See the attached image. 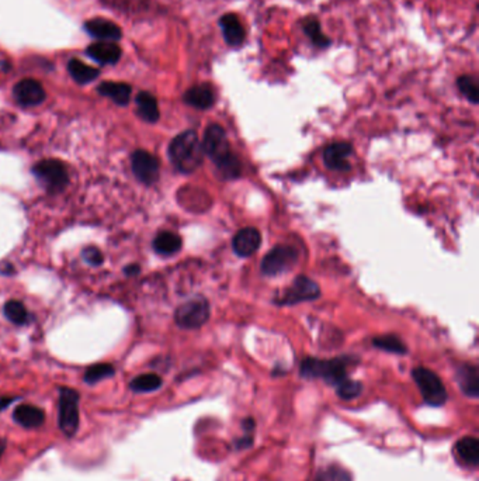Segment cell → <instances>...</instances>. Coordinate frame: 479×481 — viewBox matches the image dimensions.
<instances>
[{"mask_svg":"<svg viewBox=\"0 0 479 481\" xmlns=\"http://www.w3.org/2000/svg\"><path fill=\"white\" fill-rule=\"evenodd\" d=\"M183 100L189 106L199 108V110H207L213 107L215 103V92L210 83L196 85L184 93Z\"/></svg>","mask_w":479,"mask_h":481,"instance_id":"cell-16","label":"cell"},{"mask_svg":"<svg viewBox=\"0 0 479 481\" xmlns=\"http://www.w3.org/2000/svg\"><path fill=\"white\" fill-rule=\"evenodd\" d=\"M260 244H262V234L259 232V229L252 227L241 229L232 241L233 251L241 258L252 257L259 249Z\"/></svg>","mask_w":479,"mask_h":481,"instance_id":"cell-12","label":"cell"},{"mask_svg":"<svg viewBox=\"0 0 479 481\" xmlns=\"http://www.w3.org/2000/svg\"><path fill=\"white\" fill-rule=\"evenodd\" d=\"M169 158L181 173H193L197 170L204 158L203 145L197 133L187 130L174 137L169 145Z\"/></svg>","mask_w":479,"mask_h":481,"instance_id":"cell-2","label":"cell"},{"mask_svg":"<svg viewBox=\"0 0 479 481\" xmlns=\"http://www.w3.org/2000/svg\"><path fill=\"white\" fill-rule=\"evenodd\" d=\"M314 481H353V479L346 469L337 465H330L323 470H320Z\"/></svg>","mask_w":479,"mask_h":481,"instance_id":"cell-32","label":"cell"},{"mask_svg":"<svg viewBox=\"0 0 479 481\" xmlns=\"http://www.w3.org/2000/svg\"><path fill=\"white\" fill-rule=\"evenodd\" d=\"M83 259L88 264L93 265V267H100L103 264V261H105V257H103V254H102V251L99 248L89 247V248H86L83 251Z\"/></svg>","mask_w":479,"mask_h":481,"instance_id":"cell-33","label":"cell"},{"mask_svg":"<svg viewBox=\"0 0 479 481\" xmlns=\"http://www.w3.org/2000/svg\"><path fill=\"white\" fill-rule=\"evenodd\" d=\"M242 428H243L248 433H252V432L255 430V428H256V423H255L253 418H246V420L242 421Z\"/></svg>","mask_w":479,"mask_h":481,"instance_id":"cell-35","label":"cell"},{"mask_svg":"<svg viewBox=\"0 0 479 481\" xmlns=\"http://www.w3.org/2000/svg\"><path fill=\"white\" fill-rule=\"evenodd\" d=\"M13 420L26 429H36L46 423V413L31 404L17 405L13 411Z\"/></svg>","mask_w":479,"mask_h":481,"instance_id":"cell-15","label":"cell"},{"mask_svg":"<svg viewBox=\"0 0 479 481\" xmlns=\"http://www.w3.org/2000/svg\"><path fill=\"white\" fill-rule=\"evenodd\" d=\"M347 358H337V359H317V358H307L302 361L300 374L304 378H322L330 386H337L343 380L347 378Z\"/></svg>","mask_w":479,"mask_h":481,"instance_id":"cell-3","label":"cell"},{"mask_svg":"<svg viewBox=\"0 0 479 481\" xmlns=\"http://www.w3.org/2000/svg\"><path fill=\"white\" fill-rule=\"evenodd\" d=\"M253 445V438L251 435L245 436V438H241L239 440H236V448L238 449H248Z\"/></svg>","mask_w":479,"mask_h":481,"instance_id":"cell-34","label":"cell"},{"mask_svg":"<svg viewBox=\"0 0 479 481\" xmlns=\"http://www.w3.org/2000/svg\"><path fill=\"white\" fill-rule=\"evenodd\" d=\"M79 400L76 390L69 387L59 388L58 398V427L68 438H72L79 429Z\"/></svg>","mask_w":479,"mask_h":481,"instance_id":"cell-4","label":"cell"},{"mask_svg":"<svg viewBox=\"0 0 479 481\" xmlns=\"http://www.w3.org/2000/svg\"><path fill=\"white\" fill-rule=\"evenodd\" d=\"M13 95L20 106H38L46 100V90L43 85L34 79L20 81L14 86Z\"/></svg>","mask_w":479,"mask_h":481,"instance_id":"cell-11","label":"cell"},{"mask_svg":"<svg viewBox=\"0 0 479 481\" xmlns=\"http://www.w3.org/2000/svg\"><path fill=\"white\" fill-rule=\"evenodd\" d=\"M373 345L375 348H379L385 352H391L396 355H405L408 352L404 342L394 335H384V336L374 338Z\"/></svg>","mask_w":479,"mask_h":481,"instance_id":"cell-27","label":"cell"},{"mask_svg":"<svg viewBox=\"0 0 479 481\" xmlns=\"http://www.w3.org/2000/svg\"><path fill=\"white\" fill-rule=\"evenodd\" d=\"M88 55L99 63L114 65L121 56V48L114 41H100L88 48Z\"/></svg>","mask_w":479,"mask_h":481,"instance_id":"cell-19","label":"cell"},{"mask_svg":"<svg viewBox=\"0 0 479 481\" xmlns=\"http://www.w3.org/2000/svg\"><path fill=\"white\" fill-rule=\"evenodd\" d=\"M99 93L111 99L118 106H127L131 98V86L121 82H105L99 86Z\"/></svg>","mask_w":479,"mask_h":481,"instance_id":"cell-22","label":"cell"},{"mask_svg":"<svg viewBox=\"0 0 479 481\" xmlns=\"http://www.w3.org/2000/svg\"><path fill=\"white\" fill-rule=\"evenodd\" d=\"M131 166L135 177L144 185H154L159 177V160L148 151H135L131 158Z\"/></svg>","mask_w":479,"mask_h":481,"instance_id":"cell-10","label":"cell"},{"mask_svg":"<svg viewBox=\"0 0 479 481\" xmlns=\"http://www.w3.org/2000/svg\"><path fill=\"white\" fill-rule=\"evenodd\" d=\"M210 319L209 301L199 296L183 303L174 313L176 324L183 329H197Z\"/></svg>","mask_w":479,"mask_h":481,"instance_id":"cell-7","label":"cell"},{"mask_svg":"<svg viewBox=\"0 0 479 481\" xmlns=\"http://www.w3.org/2000/svg\"><path fill=\"white\" fill-rule=\"evenodd\" d=\"M33 173L46 190L53 195L60 193L69 183L68 169L60 160H41L33 167Z\"/></svg>","mask_w":479,"mask_h":481,"instance_id":"cell-5","label":"cell"},{"mask_svg":"<svg viewBox=\"0 0 479 481\" xmlns=\"http://www.w3.org/2000/svg\"><path fill=\"white\" fill-rule=\"evenodd\" d=\"M412 377L416 381L427 405L441 407L446 404L448 394L437 374L426 368H416L412 371Z\"/></svg>","mask_w":479,"mask_h":481,"instance_id":"cell-6","label":"cell"},{"mask_svg":"<svg viewBox=\"0 0 479 481\" xmlns=\"http://www.w3.org/2000/svg\"><path fill=\"white\" fill-rule=\"evenodd\" d=\"M4 316L13 324H17V325H24L28 321V313L26 307L20 301H16V300L6 303Z\"/></svg>","mask_w":479,"mask_h":481,"instance_id":"cell-29","label":"cell"},{"mask_svg":"<svg viewBox=\"0 0 479 481\" xmlns=\"http://www.w3.org/2000/svg\"><path fill=\"white\" fill-rule=\"evenodd\" d=\"M115 373V369L108 365V363H98L95 366H90L86 373H85V381L88 384H96L105 378H108L111 376H114Z\"/></svg>","mask_w":479,"mask_h":481,"instance_id":"cell-30","label":"cell"},{"mask_svg":"<svg viewBox=\"0 0 479 481\" xmlns=\"http://www.w3.org/2000/svg\"><path fill=\"white\" fill-rule=\"evenodd\" d=\"M298 252L295 248L288 245H278L273 248L262 262V271L266 276H278L290 271L298 264Z\"/></svg>","mask_w":479,"mask_h":481,"instance_id":"cell-8","label":"cell"},{"mask_svg":"<svg viewBox=\"0 0 479 481\" xmlns=\"http://www.w3.org/2000/svg\"><path fill=\"white\" fill-rule=\"evenodd\" d=\"M337 395L342 398V400H353L356 397H359L362 393H363V384L357 380H343L342 383H339L337 386Z\"/></svg>","mask_w":479,"mask_h":481,"instance_id":"cell-31","label":"cell"},{"mask_svg":"<svg viewBox=\"0 0 479 481\" xmlns=\"http://www.w3.org/2000/svg\"><path fill=\"white\" fill-rule=\"evenodd\" d=\"M4 449H6V440H4V439H0V457H1L3 453H4Z\"/></svg>","mask_w":479,"mask_h":481,"instance_id":"cell-37","label":"cell"},{"mask_svg":"<svg viewBox=\"0 0 479 481\" xmlns=\"http://www.w3.org/2000/svg\"><path fill=\"white\" fill-rule=\"evenodd\" d=\"M137 113L147 123H157L159 120V106L154 95L141 92L137 96Z\"/></svg>","mask_w":479,"mask_h":481,"instance_id":"cell-23","label":"cell"},{"mask_svg":"<svg viewBox=\"0 0 479 481\" xmlns=\"http://www.w3.org/2000/svg\"><path fill=\"white\" fill-rule=\"evenodd\" d=\"M162 378L158 374L147 373L141 374L130 383V388L135 393H152L162 387Z\"/></svg>","mask_w":479,"mask_h":481,"instance_id":"cell-26","label":"cell"},{"mask_svg":"<svg viewBox=\"0 0 479 481\" xmlns=\"http://www.w3.org/2000/svg\"><path fill=\"white\" fill-rule=\"evenodd\" d=\"M301 27L305 36L311 40V43L318 48H329L332 40L322 33L320 20L315 16H308L301 20Z\"/></svg>","mask_w":479,"mask_h":481,"instance_id":"cell-21","label":"cell"},{"mask_svg":"<svg viewBox=\"0 0 479 481\" xmlns=\"http://www.w3.org/2000/svg\"><path fill=\"white\" fill-rule=\"evenodd\" d=\"M225 43L229 47H241L246 40L245 29L235 13H226L218 20Z\"/></svg>","mask_w":479,"mask_h":481,"instance_id":"cell-13","label":"cell"},{"mask_svg":"<svg viewBox=\"0 0 479 481\" xmlns=\"http://www.w3.org/2000/svg\"><path fill=\"white\" fill-rule=\"evenodd\" d=\"M68 71L72 75V78L80 85H86L92 81H95L100 73L99 69H96L93 66H89L79 59H72L68 63Z\"/></svg>","mask_w":479,"mask_h":481,"instance_id":"cell-25","label":"cell"},{"mask_svg":"<svg viewBox=\"0 0 479 481\" xmlns=\"http://www.w3.org/2000/svg\"><path fill=\"white\" fill-rule=\"evenodd\" d=\"M181 238L174 234V232H160L157 235V238L154 239V249L157 254L163 255V257H170L177 254L181 249Z\"/></svg>","mask_w":479,"mask_h":481,"instance_id":"cell-24","label":"cell"},{"mask_svg":"<svg viewBox=\"0 0 479 481\" xmlns=\"http://www.w3.org/2000/svg\"><path fill=\"white\" fill-rule=\"evenodd\" d=\"M457 383L461 388V391L471 397V398H478L479 397V372L478 368L474 365H463L457 371Z\"/></svg>","mask_w":479,"mask_h":481,"instance_id":"cell-18","label":"cell"},{"mask_svg":"<svg viewBox=\"0 0 479 481\" xmlns=\"http://www.w3.org/2000/svg\"><path fill=\"white\" fill-rule=\"evenodd\" d=\"M320 296V286L314 280L307 276H298L275 303L280 306H295L298 303L317 300Z\"/></svg>","mask_w":479,"mask_h":481,"instance_id":"cell-9","label":"cell"},{"mask_svg":"<svg viewBox=\"0 0 479 481\" xmlns=\"http://www.w3.org/2000/svg\"><path fill=\"white\" fill-rule=\"evenodd\" d=\"M201 145L204 154L213 160L225 179H235L241 175V162L231 152L228 135L219 124L207 127Z\"/></svg>","mask_w":479,"mask_h":481,"instance_id":"cell-1","label":"cell"},{"mask_svg":"<svg viewBox=\"0 0 479 481\" xmlns=\"http://www.w3.org/2000/svg\"><path fill=\"white\" fill-rule=\"evenodd\" d=\"M125 274H128V276H135V274H138L140 273V267H137V265H130V267H125Z\"/></svg>","mask_w":479,"mask_h":481,"instance_id":"cell-36","label":"cell"},{"mask_svg":"<svg viewBox=\"0 0 479 481\" xmlns=\"http://www.w3.org/2000/svg\"><path fill=\"white\" fill-rule=\"evenodd\" d=\"M89 36L102 41H117L121 38V30L117 24L106 19H93L85 24Z\"/></svg>","mask_w":479,"mask_h":481,"instance_id":"cell-17","label":"cell"},{"mask_svg":"<svg viewBox=\"0 0 479 481\" xmlns=\"http://www.w3.org/2000/svg\"><path fill=\"white\" fill-rule=\"evenodd\" d=\"M352 151H353V147L349 143L330 144L323 151L325 165L332 170H340V172L347 170V169H350L347 158L352 154Z\"/></svg>","mask_w":479,"mask_h":481,"instance_id":"cell-14","label":"cell"},{"mask_svg":"<svg viewBox=\"0 0 479 481\" xmlns=\"http://www.w3.org/2000/svg\"><path fill=\"white\" fill-rule=\"evenodd\" d=\"M456 456L468 466L479 465V440L474 436H464L454 446Z\"/></svg>","mask_w":479,"mask_h":481,"instance_id":"cell-20","label":"cell"},{"mask_svg":"<svg viewBox=\"0 0 479 481\" xmlns=\"http://www.w3.org/2000/svg\"><path fill=\"white\" fill-rule=\"evenodd\" d=\"M457 88L464 95V98L471 102L473 105H478L479 93L478 83L471 75H463L457 79Z\"/></svg>","mask_w":479,"mask_h":481,"instance_id":"cell-28","label":"cell"}]
</instances>
